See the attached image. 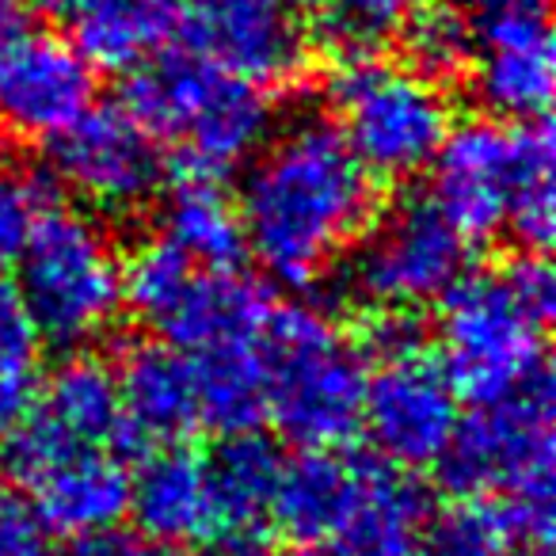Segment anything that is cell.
<instances>
[{"label": "cell", "instance_id": "6da1fadb", "mask_svg": "<svg viewBox=\"0 0 556 556\" xmlns=\"http://www.w3.org/2000/svg\"><path fill=\"white\" fill-rule=\"evenodd\" d=\"M248 164L237 202L248 252L282 287H317L378 217V176L320 115L270 134Z\"/></svg>", "mask_w": 556, "mask_h": 556}, {"label": "cell", "instance_id": "7a4b0ae2", "mask_svg": "<svg viewBox=\"0 0 556 556\" xmlns=\"http://www.w3.org/2000/svg\"><path fill=\"white\" fill-rule=\"evenodd\" d=\"M123 108L161 141L176 146L184 176L214 184L244 168L275 126L267 88L194 54L149 58L126 73Z\"/></svg>", "mask_w": 556, "mask_h": 556}, {"label": "cell", "instance_id": "3957f363", "mask_svg": "<svg viewBox=\"0 0 556 556\" xmlns=\"http://www.w3.org/2000/svg\"><path fill=\"white\" fill-rule=\"evenodd\" d=\"M263 419L302 450H340L363 424L366 358L317 305H275L263 325Z\"/></svg>", "mask_w": 556, "mask_h": 556}, {"label": "cell", "instance_id": "277c9868", "mask_svg": "<svg viewBox=\"0 0 556 556\" xmlns=\"http://www.w3.org/2000/svg\"><path fill=\"white\" fill-rule=\"evenodd\" d=\"M12 282L42 343L65 351H80L108 336L126 309L123 255L111 232L92 214L54 199L35 217Z\"/></svg>", "mask_w": 556, "mask_h": 556}, {"label": "cell", "instance_id": "5b68a950", "mask_svg": "<svg viewBox=\"0 0 556 556\" xmlns=\"http://www.w3.org/2000/svg\"><path fill=\"white\" fill-rule=\"evenodd\" d=\"M336 126L378 179H408L434 161L454 126L439 80L378 54H348L328 77Z\"/></svg>", "mask_w": 556, "mask_h": 556}, {"label": "cell", "instance_id": "8992f818", "mask_svg": "<svg viewBox=\"0 0 556 556\" xmlns=\"http://www.w3.org/2000/svg\"><path fill=\"white\" fill-rule=\"evenodd\" d=\"M553 378L548 366L522 386L477 401L439 457L457 495H545L553 500Z\"/></svg>", "mask_w": 556, "mask_h": 556}, {"label": "cell", "instance_id": "52a82bcc", "mask_svg": "<svg viewBox=\"0 0 556 556\" xmlns=\"http://www.w3.org/2000/svg\"><path fill=\"white\" fill-rule=\"evenodd\" d=\"M545 332L503 270H465L439 302V363L469 404L545 370Z\"/></svg>", "mask_w": 556, "mask_h": 556}, {"label": "cell", "instance_id": "ba28073f", "mask_svg": "<svg viewBox=\"0 0 556 556\" xmlns=\"http://www.w3.org/2000/svg\"><path fill=\"white\" fill-rule=\"evenodd\" d=\"M469 240L442 217L427 194L396 202L378 214L358 240L351 263V287L370 302V309L416 313L446 298L465 275Z\"/></svg>", "mask_w": 556, "mask_h": 556}, {"label": "cell", "instance_id": "9c48e42d", "mask_svg": "<svg viewBox=\"0 0 556 556\" xmlns=\"http://www.w3.org/2000/svg\"><path fill=\"white\" fill-rule=\"evenodd\" d=\"M50 172L85 206L138 214L164 187V149L123 103L88 108L70 130L47 141Z\"/></svg>", "mask_w": 556, "mask_h": 556}, {"label": "cell", "instance_id": "30bf717a", "mask_svg": "<svg viewBox=\"0 0 556 556\" xmlns=\"http://www.w3.org/2000/svg\"><path fill=\"white\" fill-rule=\"evenodd\" d=\"M462 396L446 378L439 355L424 348L378 358L366 370L363 424L374 454L396 469H431L454 439Z\"/></svg>", "mask_w": 556, "mask_h": 556}, {"label": "cell", "instance_id": "8fae6325", "mask_svg": "<svg viewBox=\"0 0 556 556\" xmlns=\"http://www.w3.org/2000/svg\"><path fill=\"white\" fill-rule=\"evenodd\" d=\"M187 54L255 85H287L305 65L302 16L287 0H179Z\"/></svg>", "mask_w": 556, "mask_h": 556}, {"label": "cell", "instance_id": "7c38bea8", "mask_svg": "<svg viewBox=\"0 0 556 556\" xmlns=\"http://www.w3.org/2000/svg\"><path fill=\"white\" fill-rule=\"evenodd\" d=\"M431 168L427 199L442 210L465 240H488L507 225L510 191L518 176V123L477 118L450 126Z\"/></svg>", "mask_w": 556, "mask_h": 556}, {"label": "cell", "instance_id": "4fadbf2b", "mask_svg": "<svg viewBox=\"0 0 556 556\" xmlns=\"http://www.w3.org/2000/svg\"><path fill=\"white\" fill-rule=\"evenodd\" d=\"M96 100V70L73 42L31 35L0 54V126L27 141L70 130Z\"/></svg>", "mask_w": 556, "mask_h": 556}, {"label": "cell", "instance_id": "5bb4252c", "mask_svg": "<svg viewBox=\"0 0 556 556\" xmlns=\"http://www.w3.org/2000/svg\"><path fill=\"white\" fill-rule=\"evenodd\" d=\"M282 450L252 431H232L202 454L214 530L206 545L214 556H263L270 533V507H275L278 477H282Z\"/></svg>", "mask_w": 556, "mask_h": 556}, {"label": "cell", "instance_id": "9a60e30c", "mask_svg": "<svg viewBox=\"0 0 556 556\" xmlns=\"http://www.w3.org/2000/svg\"><path fill=\"white\" fill-rule=\"evenodd\" d=\"M20 488L35 515L65 538L118 526L130 507V469L118 450H65L35 465Z\"/></svg>", "mask_w": 556, "mask_h": 556}, {"label": "cell", "instance_id": "2e32d148", "mask_svg": "<svg viewBox=\"0 0 556 556\" xmlns=\"http://www.w3.org/2000/svg\"><path fill=\"white\" fill-rule=\"evenodd\" d=\"M115 386L134 454L184 442L202 427L191 358L172 343L141 340L126 348L115 370Z\"/></svg>", "mask_w": 556, "mask_h": 556}, {"label": "cell", "instance_id": "e0dca14e", "mask_svg": "<svg viewBox=\"0 0 556 556\" xmlns=\"http://www.w3.org/2000/svg\"><path fill=\"white\" fill-rule=\"evenodd\" d=\"M270 309L275 305L267 287L237 267H194L184 290L149 328L184 355H199L222 343L260 340Z\"/></svg>", "mask_w": 556, "mask_h": 556}, {"label": "cell", "instance_id": "ac0fdd59", "mask_svg": "<svg viewBox=\"0 0 556 556\" xmlns=\"http://www.w3.org/2000/svg\"><path fill=\"white\" fill-rule=\"evenodd\" d=\"M141 533L172 545H206L214 530L202 454L187 450L184 442L146 450L141 465L130 472V507Z\"/></svg>", "mask_w": 556, "mask_h": 556}, {"label": "cell", "instance_id": "d6986e66", "mask_svg": "<svg viewBox=\"0 0 556 556\" xmlns=\"http://www.w3.org/2000/svg\"><path fill=\"white\" fill-rule=\"evenodd\" d=\"M366 457L340 450H302L282 465L270 522L294 541H340L363 492Z\"/></svg>", "mask_w": 556, "mask_h": 556}, {"label": "cell", "instance_id": "ffe728a7", "mask_svg": "<svg viewBox=\"0 0 556 556\" xmlns=\"http://www.w3.org/2000/svg\"><path fill=\"white\" fill-rule=\"evenodd\" d=\"M31 416L54 434H62L65 442L118 450L123 457L134 454L130 439H126L115 370H108L100 358L77 355L58 366L54 378L39 386Z\"/></svg>", "mask_w": 556, "mask_h": 556}, {"label": "cell", "instance_id": "44dd1931", "mask_svg": "<svg viewBox=\"0 0 556 556\" xmlns=\"http://www.w3.org/2000/svg\"><path fill=\"white\" fill-rule=\"evenodd\" d=\"M431 510V495L408 469L374 457L366 462L363 492L340 533V548L348 556H416Z\"/></svg>", "mask_w": 556, "mask_h": 556}, {"label": "cell", "instance_id": "7402d4cb", "mask_svg": "<svg viewBox=\"0 0 556 556\" xmlns=\"http://www.w3.org/2000/svg\"><path fill=\"white\" fill-rule=\"evenodd\" d=\"M179 0H80L73 47L92 70L134 73L176 35Z\"/></svg>", "mask_w": 556, "mask_h": 556}, {"label": "cell", "instance_id": "603a6c76", "mask_svg": "<svg viewBox=\"0 0 556 556\" xmlns=\"http://www.w3.org/2000/svg\"><path fill=\"white\" fill-rule=\"evenodd\" d=\"M191 358L194 396H199V424L217 434L252 431L263 424L267 408V363L260 340L222 343Z\"/></svg>", "mask_w": 556, "mask_h": 556}, {"label": "cell", "instance_id": "cb8c5ba5", "mask_svg": "<svg viewBox=\"0 0 556 556\" xmlns=\"http://www.w3.org/2000/svg\"><path fill=\"white\" fill-rule=\"evenodd\" d=\"M164 232L199 267H237L244 260V225L237 202L214 179L184 176L164 202Z\"/></svg>", "mask_w": 556, "mask_h": 556}, {"label": "cell", "instance_id": "d4e9b609", "mask_svg": "<svg viewBox=\"0 0 556 556\" xmlns=\"http://www.w3.org/2000/svg\"><path fill=\"white\" fill-rule=\"evenodd\" d=\"M553 134L545 118L538 123H518V176L510 191L507 225L503 229L526 248V252H545L556 232V199H553Z\"/></svg>", "mask_w": 556, "mask_h": 556}, {"label": "cell", "instance_id": "484cf974", "mask_svg": "<svg viewBox=\"0 0 556 556\" xmlns=\"http://www.w3.org/2000/svg\"><path fill=\"white\" fill-rule=\"evenodd\" d=\"M515 545L522 541L503 495H462L431 510L416 556H507Z\"/></svg>", "mask_w": 556, "mask_h": 556}, {"label": "cell", "instance_id": "4316f807", "mask_svg": "<svg viewBox=\"0 0 556 556\" xmlns=\"http://www.w3.org/2000/svg\"><path fill=\"white\" fill-rule=\"evenodd\" d=\"M42 336L16 282L0 275V439L31 412L39 396Z\"/></svg>", "mask_w": 556, "mask_h": 556}, {"label": "cell", "instance_id": "83f0119b", "mask_svg": "<svg viewBox=\"0 0 556 556\" xmlns=\"http://www.w3.org/2000/svg\"><path fill=\"white\" fill-rule=\"evenodd\" d=\"M472 42V58L553 54L548 0H454Z\"/></svg>", "mask_w": 556, "mask_h": 556}, {"label": "cell", "instance_id": "f1b7e54d", "mask_svg": "<svg viewBox=\"0 0 556 556\" xmlns=\"http://www.w3.org/2000/svg\"><path fill=\"white\" fill-rule=\"evenodd\" d=\"M404 65L431 80L462 77L472 62V42L454 0H424L401 31Z\"/></svg>", "mask_w": 556, "mask_h": 556}, {"label": "cell", "instance_id": "f546056e", "mask_svg": "<svg viewBox=\"0 0 556 556\" xmlns=\"http://www.w3.org/2000/svg\"><path fill=\"white\" fill-rule=\"evenodd\" d=\"M424 0H325L317 9L320 35L348 54H378L393 39H401L404 24Z\"/></svg>", "mask_w": 556, "mask_h": 556}, {"label": "cell", "instance_id": "4dcf8cb0", "mask_svg": "<svg viewBox=\"0 0 556 556\" xmlns=\"http://www.w3.org/2000/svg\"><path fill=\"white\" fill-rule=\"evenodd\" d=\"M47 202L50 194L39 187V179L0 172V270L12 267L16 255L24 252L27 232Z\"/></svg>", "mask_w": 556, "mask_h": 556}, {"label": "cell", "instance_id": "1f68e13d", "mask_svg": "<svg viewBox=\"0 0 556 556\" xmlns=\"http://www.w3.org/2000/svg\"><path fill=\"white\" fill-rule=\"evenodd\" d=\"M62 556H202L191 545H172L141 533L138 526H108V530L80 533Z\"/></svg>", "mask_w": 556, "mask_h": 556}, {"label": "cell", "instance_id": "d6a6232c", "mask_svg": "<svg viewBox=\"0 0 556 556\" xmlns=\"http://www.w3.org/2000/svg\"><path fill=\"white\" fill-rule=\"evenodd\" d=\"M0 556H62L58 533L27 500H0Z\"/></svg>", "mask_w": 556, "mask_h": 556}, {"label": "cell", "instance_id": "836d02e7", "mask_svg": "<svg viewBox=\"0 0 556 556\" xmlns=\"http://www.w3.org/2000/svg\"><path fill=\"white\" fill-rule=\"evenodd\" d=\"M500 270H503V278L510 282V290L522 298L526 309L548 325V320H553V309H556V275H553V267L545 263V255H541V252H522V255H515V260L503 263Z\"/></svg>", "mask_w": 556, "mask_h": 556}, {"label": "cell", "instance_id": "e575fe53", "mask_svg": "<svg viewBox=\"0 0 556 556\" xmlns=\"http://www.w3.org/2000/svg\"><path fill=\"white\" fill-rule=\"evenodd\" d=\"M31 31V9L27 0H0V54Z\"/></svg>", "mask_w": 556, "mask_h": 556}, {"label": "cell", "instance_id": "d590c367", "mask_svg": "<svg viewBox=\"0 0 556 556\" xmlns=\"http://www.w3.org/2000/svg\"><path fill=\"white\" fill-rule=\"evenodd\" d=\"M263 556H348V553L340 545H332V541H294L287 548H267Z\"/></svg>", "mask_w": 556, "mask_h": 556}, {"label": "cell", "instance_id": "8d00e7d4", "mask_svg": "<svg viewBox=\"0 0 556 556\" xmlns=\"http://www.w3.org/2000/svg\"><path fill=\"white\" fill-rule=\"evenodd\" d=\"M27 9L42 12V16H73L80 9V0H27Z\"/></svg>", "mask_w": 556, "mask_h": 556}, {"label": "cell", "instance_id": "74e56055", "mask_svg": "<svg viewBox=\"0 0 556 556\" xmlns=\"http://www.w3.org/2000/svg\"><path fill=\"white\" fill-rule=\"evenodd\" d=\"M287 4L298 12V16H309V12H313V16H317V9H320V4H325V0H287Z\"/></svg>", "mask_w": 556, "mask_h": 556}, {"label": "cell", "instance_id": "f35d334b", "mask_svg": "<svg viewBox=\"0 0 556 556\" xmlns=\"http://www.w3.org/2000/svg\"><path fill=\"white\" fill-rule=\"evenodd\" d=\"M507 556H553V553H548V545H518V553Z\"/></svg>", "mask_w": 556, "mask_h": 556}]
</instances>
